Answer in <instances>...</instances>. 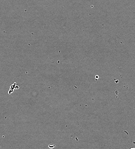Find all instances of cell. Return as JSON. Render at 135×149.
Listing matches in <instances>:
<instances>
[{
    "label": "cell",
    "instance_id": "obj_1",
    "mask_svg": "<svg viewBox=\"0 0 135 149\" xmlns=\"http://www.w3.org/2000/svg\"><path fill=\"white\" fill-rule=\"evenodd\" d=\"M54 146H50H50H49V148H54Z\"/></svg>",
    "mask_w": 135,
    "mask_h": 149
}]
</instances>
